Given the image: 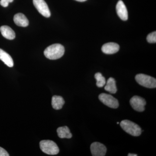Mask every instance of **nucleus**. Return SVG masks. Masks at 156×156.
I'll use <instances>...</instances> for the list:
<instances>
[{
  "instance_id": "6e6552de",
  "label": "nucleus",
  "mask_w": 156,
  "mask_h": 156,
  "mask_svg": "<svg viewBox=\"0 0 156 156\" xmlns=\"http://www.w3.org/2000/svg\"><path fill=\"white\" fill-rule=\"evenodd\" d=\"M90 149L93 156H104L106 154V147L100 143H93L91 145Z\"/></svg>"
},
{
  "instance_id": "5701e85b",
  "label": "nucleus",
  "mask_w": 156,
  "mask_h": 156,
  "mask_svg": "<svg viewBox=\"0 0 156 156\" xmlns=\"http://www.w3.org/2000/svg\"><path fill=\"white\" fill-rule=\"evenodd\" d=\"M7 1H8V2H9V3H11L12 2H13V1L14 0H7Z\"/></svg>"
},
{
  "instance_id": "4468645a",
  "label": "nucleus",
  "mask_w": 156,
  "mask_h": 156,
  "mask_svg": "<svg viewBox=\"0 0 156 156\" xmlns=\"http://www.w3.org/2000/svg\"><path fill=\"white\" fill-rule=\"evenodd\" d=\"M64 104V99L61 96L54 95L52 97V105L55 109H61Z\"/></svg>"
},
{
  "instance_id": "9d476101",
  "label": "nucleus",
  "mask_w": 156,
  "mask_h": 156,
  "mask_svg": "<svg viewBox=\"0 0 156 156\" xmlns=\"http://www.w3.org/2000/svg\"><path fill=\"white\" fill-rule=\"evenodd\" d=\"M120 49L119 45L116 43L110 42L105 44L101 48V50L106 54H112L116 53Z\"/></svg>"
},
{
  "instance_id": "f8f14e48",
  "label": "nucleus",
  "mask_w": 156,
  "mask_h": 156,
  "mask_svg": "<svg viewBox=\"0 0 156 156\" xmlns=\"http://www.w3.org/2000/svg\"><path fill=\"white\" fill-rule=\"evenodd\" d=\"M1 34L4 37L8 40H13L15 38V33L14 30L8 26L4 25L0 28Z\"/></svg>"
},
{
  "instance_id": "ddd939ff",
  "label": "nucleus",
  "mask_w": 156,
  "mask_h": 156,
  "mask_svg": "<svg viewBox=\"0 0 156 156\" xmlns=\"http://www.w3.org/2000/svg\"><path fill=\"white\" fill-rule=\"evenodd\" d=\"M0 59L9 67L14 66V61L12 57L8 53L1 49H0Z\"/></svg>"
},
{
  "instance_id": "b1692460",
  "label": "nucleus",
  "mask_w": 156,
  "mask_h": 156,
  "mask_svg": "<svg viewBox=\"0 0 156 156\" xmlns=\"http://www.w3.org/2000/svg\"><path fill=\"white\" fill-rule=\"evenodd\" d=\"M119 122H117V124H119Z\"/></svg>"
},
{
  "instance_id": "f257e3e1",
  "label": "nucleus",
  "mask_w": 156,
  "mask_h": 156,
  "mask_svg": "<svg viewBox=\"0 0 156 156\" xmlns=\"http://www.w3.org/2000/svg\"><path fill=\"white\" fill-rule=\"evenodd\" d=\"M64 47L58 44L50 45L44 51V54L46 58L51 60H55L61 58L64 55Z\"/></svg>"
},
{
  "instance_id": "423d86ee",
  "label": "nucleus",
  "mask_w": 156,
  "mask_h": 156,
  "mask_svg": "<svg viewBox=\"0 0 156 156\" xmlns=\"http://www.w3.org/2000/svg\"><path fill=\"white\" fill-rule=\"evenodd\" d=\"M33 4L36 9L43 16L47 18L50 17V9L44 0H33Z\"/></svg>"
},
{
  "instance_id": "aec40b11",
  "label": "nucleus",
  "mask_w": 156,
  "mask_h": 156,
  "mask_svg": "<svg viewBox=\"0 0 156 156\" xmlns=\"http://www.w3.org/2000/svg\"><path fill=\"white\" fill-rule=\"evenodd\" d=\"M9 2L7 0H1L0 5L3 7H7L9 6Z\"/></svg>"
},
{
  "instance_id": "0eeeda50",
  "label": "nucleus",
  "mask_w": 156,
  "mask_h": 156,
  "mask_svg": "<svg viewBox=\"0 0 156 156\" xmlns=\"http://www.w3.org/2000/svg\"><path fill=\"white\" fill-rule=\"evenodd\" d=\"M130 103L135 111L142 112L145 110L144 106L146 104V101L143 98L135 95L130 99Z\"/></svg>"
},
{
  "instance_id": "4be33fe9",
  "label": "nucleus",
  "mask_w": 156,
  "mask_h": 156,
  "mask_svg": "<svg viewBox=\"0 0 156 156\" xmlns=\"http://www.w3.org/2000/svg\"><path fill=\"white\" fill-rule=\"evenodd\" d=\"M76 1L79 2H85V1H87V0H76Z\"/></svg>"
},
{
  "instance_id": "f03ea898",
  "label": "nucleus",
  "mask_w": 156,
  "mask_h": 156,
  "mask_svg": "<svg viewBox=\"0 0 156 156\" xmlns=\"http://www.w3.org/2000/svg\"><path fill=\"white\" fill-rule=\"evenodd\" d=\"M120 126L126 132L133 136H139L141 134V128L135 123L125 120L120 123Z\"/></svg>"
},
{
  "instance_id": "f3484780",
  "label": "nucleus",
  "mask_w": 156,
  "mask_h": 156,
  "mask_svg": "<svg viewBox=\"0 0 156 156\" xmlns=\"http://www.w3.org/2000/svg\"><path fill=\"white\" fill-rule=\"evenodd\" d=\"M95 79H96V85L99 88L103 87L106 84L105 79L100 73H97L95 74Z\"/></svg>"
},
{
  "instance_id": "2eb2a0df",
  "label": "nucleus",
  "mask_w": 156,
  "mask_h": 156,
  "mask_svg": "<svg viewBox=\"0 0 156 156\" xmlns=\"http://www.w3.org/2000/svg\"><path fill=\"white\" fill-rule=\"evenodd\" d=\"M57 134L58 137L61 138H71L72 134L67 126L59 127L57 129Z\"/></svg>"
},
{
  "instance_id": "6ab92c4d",
  "label": "nucleus",
  "mask_w": 156,
  "mask_h": 156,
  "mask_svg": "<svg viewBox=\"0 0 156 156\" xmlns=\"http://www.w3.org/2000/svg\"><path fill=\"white\" fill-rule=\"evenodd\" d=\"M9 154L5 150L0 147V156H9Z\"/></svg>"
},
{
  "instance_id": "412c9836",
  "label": "nucleus",
  "mask_w": 156,
  "mask_h": 156,
  "mask_svg": "<svg viewBox=\"0 0 156 156\" xmlns=\"http://www.w3.org/2000/svg\"><path fill=\"white\" fill-rule=\"evenodd\" d=\"M137 155L136 154H128V156H137Z\"/></svg>"
},
{
  "instance_id": "20e7f679",
  "label": "nucleus",
  "mask_w": 156,
  "mask_h": 156,
  "mask_svg": "<svg viewBox=\"0 0 156 156\" xmlns=\"http://www.w3.org/2000/svg\"><path fill=\"white\" fill-rule=\"evenodd\" d=\"M135 80L139 85L146 88L151 89L156 87V79L151 76L144 74H138L135 76Z\"/></svg>"
},
{
  "instance_id": "dca6fc26",
  "label": "nucleus",
  "mask_w": 156,
  "mask_h": 156,
  "mask_svg": "<svg viewBox=\"0 0 156 156\" xmlns=\"http://www.w3.org/2000/svg\"><path fill=\"white\" fill-rule=\"evenodd\" d=\"M105 89L106 91L115 94L117 91L116 85V81L114 78H109L107 82L106 85L105 87Z\"/></svg>"
},
{
  "instance_id": "39448f33",
  "label": "nucleus",
  "mask_w": 156,
  "mask_h": 156,
  "mask_svg": "<svg viewBox=\"0 0 156 156\" xmlns=\"http://www.w3.org/2000/svg\"><path fill=\"white\" fill-rule=\"evenodd\" d=\"M98 98L104 104L111 108H117L119 106L118 100L111 95L101 93L98 96Z\"/></svg>"
},
{
  "instance_id": "7ed1b4c3",
  "label": "nucleus",
  "mask_w": 156,
  "mask_h": 156,
  "mask_svg": "<svg viewBox=\"0 0 156 156\" xmlns=\"http://www.w3.org/2000/svg\"><path fill=\"white\" fill-rule=\"evenodd\" d=\"M40 146L42 151L47 154L56 155L59 152L58 146L52 140H41L40 143Z\"/></svg>"
},
{
  "instance_id": "a211bd4d",
  "label": "nucleus",
  "mask_w": 156,
  "mask_h": 156,
  "mask_svg": "<svg viewBox=\"0 0 156 156\" xmlns=\"http://www.w3.org/2000/svg\"><path fill=\"white\" fill-rule=\"evenodd\" d=\"M147 40L149 43H156V32L149 34L147 37Z\"/></svg>"
},
{
  "instance_id": "9b49d317",
  "label": "nucleus",
  "mask_w": 156,
  "mask_h": 156,
  "mask_svg": "<svg viewBox=\"0 0 156 156\" xmlns=\"http://www.w3.org/2000/svg\"><path fill=\"white\" fill-rule=\"evenodd\" d=\"M14 23L18 26L26 27L29 25L28 19L22 13L15 14L14 17Z\"/></svg>"
},
{
  "instance_id": "1a4fd4ad",
  "label": "nucleus",
  "mask_w": 156,
  "mask_h": 156,
  "mask_svg": "<svg viewBox=\"0 0 156 156\" xmlns=\"http://www.w3.org/2000/svg\"><path fill=\"white\" fill-rule=\"evenodd\" d=\"M116 12L118 16L122 20L126 21L128 20V11H127L126 5L122 1L119 0L118 2L116 7Z\"/></svg>"
}]
</instances>
